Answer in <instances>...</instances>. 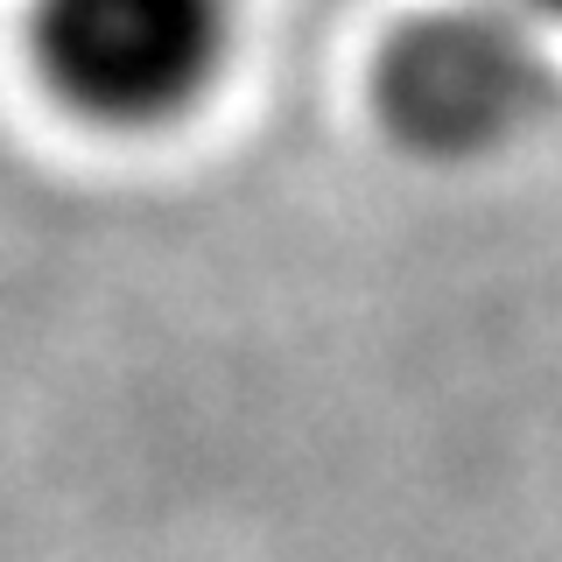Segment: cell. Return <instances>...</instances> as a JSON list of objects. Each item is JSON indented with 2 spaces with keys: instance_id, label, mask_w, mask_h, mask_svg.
<instances>
[{
  "instance_id": "cell-1",
  "label": "cell",
  "mask_w": 562,
  "mask_h": 562,
  "mask_svg": "<svg viewBox=\"0 0 562 562\" xmlns=\"http://www.w3.org/2000/svg\"><path fill=\"white\" fill-rule=\"evenodd\" d=\"M29 49L43 85L99 127H169L233 49V0H35Z\"/></svg>"
},
{
  "instance_id": "cell-2",
  "label": "cell",
  "mask_w": 562,
  "mask_h": 562,
  "mask_svg": "<svg viewBox=\"0 0 562 562\" xmlns=\"http://www.w3.org/2000/svg\"><path fill=\"white\" fill-rule=\"evenodd\" d=\"M535 92L541 57L506 8L436 14L386 57V113L422 148H485L535 113Z\"/></svg>"
},
{
  "instance_id": "cell-3",
  "label": "cell",
  "mask_w": 562,
  "mask_h": 562,
  "mask_svg": "<svg viewBox=\"0 0 562 562\" xmlns=\"http://www.w3.org/2000/svg\"><path fill=\"white\" fill-rule=\"evenodd\" d=\"M514 8H527V14H562V0H514Z\"/></svg>"
}]
</instances>
